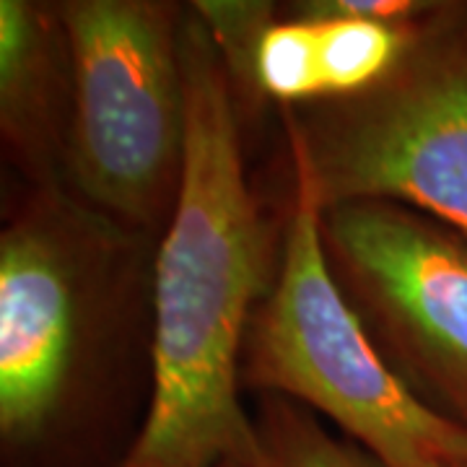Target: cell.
<instances>
[{
  "instance_id": "cell-13",
  "label": "cell",
  "mask_w": 467,
  "mask_h": 467,
  "mask_svg": "<svg viewBox=\"0 0 467 467\" xmlns=\"http://www.w3.org/2000/svg\"><path fill=\"white\" fill-rule=\"evenodd\" d=\"M223 467H260V465H247V462H229V465Z\"/></svg>"
},
{
  "instance_id": "cell-5",
  "label": "cell",
  "mask_w": 467,
  "mask_h": 467,
  "mask_svg": "<svg viewBox=\"0 0 467 467\" xmlns=\"http://www.w3.org/2000/svg\"><path fill=\"white\" fill-rule=\"evenodd\" d=\"M76 55L66 190L161 236L187 159V3L60 0Z\"/></svg>"
},
{
  "instance_id": "cell-3",
  "label": "cell",
  "mask_w": 467,
  "mask_h": 467,
  "mask_svg": "<svg viewBox=\"0 0 467 467\" xmlns=\"http://www.w3.org/2000/svg\"><path fill=\"white\" fill-rule=\"evenodd\" d=\"M275 171L285 190L281 263L244 337L242 389L325 416L382 467H447L467 431L429 410L387 367L335 284L309 184L285 156Z\"/></svg>"
},
{
  "instance_id": "cell-6",
  "label": "cell",
  "mask_w": 467,
  "mask_h": 467,
  "mask_svg": "<svg viewBox=\"0 0 467 467\" xmlns=\"http://www.w3.org/2000/svg\"><path fill=\"white\" fill-rule=\"evenodd\" d=\"M319 234L335 284L387 367L467 431V234L392 201L322 208Z\"/></svg>"
},
{
  "instance_id": "cell-11",
  "label": "cell",
  "mask_w": 467,
  "mask_h": 467,
  "mask_svg": "<svg viewBox=\"0 0 467 467\" xmlns=\"http://www.w3.org/2000/svg\"><path fill=\"white\" fill-rule=\"evenodd\" d=\"M254 70L263 99L275 109L322 99L315 24L281 11L260 39Z\"/></svg>"
},
{
  "instance_id": "cell-9",
  "label": "cell",
  "mask_w": 467,
  "mask_h": 467,
  "mask_svg": "<svg viewBox=\"0 0 467 467\" xmlns=\"http://www.w3.org/2000/svg\"><path fill=\"white\" fill-rule=\"evenodd\" d=\"M192 11L202 21L216 47L232 88L236 117L247 149L257 146L270 104L257 88V47L265 29L281 14V3L270 0H195Z\"/></svg>"
},
{
  "instance_id": "cell-7",
  "label": "cell",
  "mask_w": 467,
  "mask_h": 467,
  "mask_svg": "<svg viewBox=\"0 0 467 467\" xmlns=\"http://www.w3.org/2000/svg\"><path fill=\"white\" fill-rule=\"evenodd\" d=\"M76 99L60 0H0V149L24 187H66Z\"/></svg>"
},
{
  "instance_id": "cell-1",
  "label": "cell",
  "mask_w": 467,
  "mask_h": 467,
  "mask_svg": "<svg viewBox=\"0 0 467 467\" xmlns=\"http://www.w3.org/2000/svg\"><path fill=\"white\" fill-rule=\"evenodd\" d=\"M0 467H122L153 398L156 234L66 187L5 201Z\"/></svg>"
},
{
  "instance_id": "cell-2",
  "label": "cell",
  "mask_w": 467,
  "mask_h": 467,
  "mask_svg": "<svg viewBox=\"0 0 467 467\" xmlns=\"http://www.w3.org/2000/svg\"><path fill=\"white\" fill-rule=\"evenodd\" d=\"M187 159L153 284V398L122 467L260 465L242 350L281 263L284 182L250 174L226 70L187 3Z\"/></svg>"
},
{
  "instance_id": "cell-12",
  "label": "cell",
  "mask_w": 467,
  "mask_h": 467,
  "mask_svg": "<svg viewBox=\"0 0 467 467\" xmlns=\"http://www.w3.org/2000/svg\"><path fill=\"white\" fill-rule=\"evenodd\" d=\"M447 467H467V447H462L457 454H451Z\"/></svg>"
},
{
  "instance_id": "cell-8",
  "label": "cell",
  "mask_w": 467,
  "mask_h": 467,
  "mask_svg": "<svg viewBox=\"0 0 467 467\" xmlns=\"http://www.w3.org/2000/svg\"><path fill=\"white\" fill-rule=\"evenodd\" d=\"M431 8V5H429ZM288 16L309 18L317 32L319 78L322 99L358 97L398 67L408 52L418 21H382V18L343 14L327 5V0L281 3Z\"/></svg>"
},
{
  "instance_id": "cell-4",
  "label": "cell",
  "mask_w": 467,
  "mask_h": 467,
  "mask_svg": "<svg viewBox=\"0 0 467 467\" xmlns=\"http://www.w3.org/2000/svg\"><path fill=\"white\" fill-rule=\"evenodd\" d=\"M278 119L319 208L392 201L467 234V0H431L382 84Z\"/></svg>"
},
{
  "instance_id": "cell-10",
  "label": "cell",
  "mask_w": 467,
  "mask_h": 467,
  "mask_svg": "<svg viewBox=\"0 0 467 467\" xmlns=\"http://www.w3.org/2000/svg\"><path fill=\"white\" fill-rule=\"evenodd\" d=\"M254 426L260 467H382L350 439L335 436L317 413L285 398H260Z\"/></svg>"
}]
</instances>
